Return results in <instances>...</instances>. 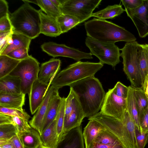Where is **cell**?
Wrapping results in <instances>:
<instances>
[{"instance_id": "1", "label": "cell", "mask_w": 148, "mask_h": 148, "mask_svg": "<svg viewBox=\"0 0 148 148\" xmlns=\"http://www.w3.org/2000/svg\"><path fill=\"white\" fill-rule=\"evenodd\" d=\"M69 86L76 95L85 117L89 118L99 112L106 93L97 78L94 76L88 77Z\"/></svg>"}, {"instance_id": "2", "label": "cell", "mask_w": 148, "mask_h": 148, "mask_svg": "<svg viewBox=\"0 0 148 148\" xmlns=\"http://www.w3.org/2000/svg\"><path fill=\"white\" fill-rule=\"evenodd\" d=\"M84 25L87 37L100 42H130L136 40L133 34L124 27L106 20L94 18L85 22Z\"/></svg>"}, {"instance_id": "3", "label": "cell", "mask_w": 148, "mask_h": 148, "mask_svg": "<svg viewBox=\"0 0 148 148\" xmlns=\"http://www.w3.org/2000/svg\"><path fill=\"white\" fill-rule=\"evenodd\" d=\"M12 31L25 36L32 39L40 33V20L39 10L25 2L18 9L10 13Z\"/></svg>"}, {"instance_id": "4", "label": "cell", "mask_w": 148, "mask_h": 148, "mask_svg": "<svg viewBox=\"0 0 148 148\" xmlns=\"http://www.w3.org/2000/svg\"><path fill=\"white\" fill-rule=\"evenodd\" d=\"M103 66L99 62H77L60 72L53 79L51 85L59 89L65 86H69L79 80L94 76Z\"/></svg>"}, {"instance_id": "5", "label": "cell", "mask_w": 148, "mask_h": 148, "mask_svg": "<svg viewBox=\"0 0 148 148\" xmlns=\"http://www.w3.org/2000/svg\"><path fill=\"white\" fill-rule=\"evenodd\" d=\"M138 44L136 41L127 42L120 50L121 56L123 59V71L131 83V86L141 88L142 79L138 52Z\"/></svg>"}, {"instance_id": "6", "label": "cell", "mask_w": 148, "mask_h": 148, "mask_svg": "<svg viewBox=\"0 0 148 148\" xmlns=\"http://www.w3.org/2000/svg\"><path fill=\"white\" fill-rule=\"evenodd\" d=\"M40 63L31 55L21 60L9 75L19 77L21 79L22 93L29 95L34 82L38 78Z\"/></svg>"}, {"instance_id": "7", "label": "cell", "mask_w": 148, "mask_h": 148, "mask_svg": "<svg viewBox=\"0 0 148 148\" xmlns=\"http://www.w3.org/2000/svg\"><path fill=\"white\" fill-rule=\"evenodd\" d=\"M85 43L90 53L97 57L103 65L106 64L115 67L121 62L120 50L115 43L102 42L87 37Z\"/></svg>"}, {"instance_id": "8", "label": "cell", "mask_w": 148, "mask_h": 148, "mask_svg": "<svg viewBox=\"0 0 148 148\" xmlns=\"http://www.w3.org/2000/svg\"><path fill=\"white\" fill-rule=\"evenodd\" d=\"M60 8L62 14L72 16L78 19L80 23L92 16L93 12L98 8L101 0H60Z\"/></svg>"}, {"instance_id": "9", "label": "cell", "mask_w": 148, "mask_h": 148, "mask_svg": "<svg viewBox=\"0 0 148 148\" xmlns=\"http://www.w3.org/2000/svg\"><path fill=\"white\" fill-rule=\"evenodd\" d=\"M85 117L76 95L70 87L69 93L65 99L63 133L81 125Z\"/></svg>"}, {"instance_id": "10", "label": "cell", "mask_w": 148, "mask_h": 148, "mask_svg": "<svg viewBox=\"0 0 148 148\" xmlns=\"http://www.w3.org/2000/svg\"><path fill=\"white\" fill-rule=\"evenodd\" d=\"M88 119L94 120L100 123L107 130L117 136L125 148H134L127 130L121 121L112 117L104 115L100 112L89 118Z\"/></svg>"}, {"instance_id": "11", "label": "cell", "mask_w": 148, "mask_h": 148, "mask_svg": "<svg viewBox=\"0 0 148 148\" xmlns=\"http://www.w3.org/2000/svg\"><path fill=\"white\" fill-rule=\"evenodd\" d=\"M42 50L53 57L62 56L70 58L77 61L84 59L93 58L90 53L84 52L78 49L50 42L43 43L41 46Z\"/></svg>"}, {"instance_id": "12", "label": "cell", "mask_w": 148, "mask_h": 148, "mask_svg": "<svg viewBox=\"0 0 148 148\" xmlns=\"http://www.w3.org/2000/svg\"><path fill=\"white\" fill-rule=\"evenodd\" d=\"M127 109V99L119 97L109 89L106 93L100 112L122 121Z\"/></svg>"}, {"instance_id": "13", "label": "cell", "mask_w": 148, "mask_h": 148, "mask_svg": "<svg viewBox=\"0 0 148 148\" xmlns=\"http://www.w3.org/2000/svg\"><path fill=\"white\" fill-rule=\"evenodd\" d=\"M125 10L136 28L140 37H146L148 35V0H143L142 3L136 8Z\"/></svg>"}, {"instance_id": "14", "label": "cell", "mask_w": 148, "mask_h": 148, "mask_svg": "<svg viewBox=\"0 0 148 148\" xmlns=\"http://www.w3.org/2000/svg\"><path fill=\"white\" fill-rule=\"evenodd\" d=\"M59 89L53 85H51L36 112L29 122L31 127L36 130L40 135L42 132L43 126L51 99L53 96L58 92Z\"/></svg>"}, {"instance_id": "15", "label": "cell", "mask_w": 148, "mask_h": 148, "mask_svg": "<svg viewBox=\"0 0 148 148\" xmlns=\"http://www.w3.org/2000/svg\"><path fill=\"white\" fill-rule=\"evenodd\" d=\"M56 148H84L82 125L63 133Z\"/></svg>"}, {"instance_id": "16", "label": "cell", "mask_w": 148, "mask_h": 148, "mask_svg": "<svg viewBox=\"0 0 148 148\" xmlns=\"http://www.w3.org/2000/svg\"><path fill=\"white\" fill-rule=\"evenodd\" d=\"M50 86L49 84L44 83L38 79L33 83L29 96L30 109L32 114L36 112L42 103Z\"/></svg>"}, {"instance_id": "17", "label": "cell", "mask_w": 148, "mask_h": 148, "mask_svg": "<svg viewBox=\"0 0 148 148\" xmlns=\"http://www.w3.org/2000/svg\"><path fill=\"white\" fill-rule=\"evenodd\" d=\"M61 61L59 59L52 58L41 64L38 79L46 83H51L60 69Z\"/></svg>"}, {"instance_id": "18", "label": "cell", "mask_w": 148, "mask_h": 148, "mask_svg": "<svg viewBox=\"0 0 148 148\" xmlns=\"http://www.w3.org/2000/svg\"><path fill=\"white\" fill-rule=\"evenodd\" d=\"M39 10L40 20V33L52 37H56L61 34L56 19L47 15L41 9Z\"/></svg>"}, {"instance_id": "19", "label": "cell", "mask_w": 148, "mask_h": 148, "mask_svg": "<svg viewBox=\"0 0 148 148\" xmlns=\"http://www.w3.org/2000/svg\"><path fill=\"white\" fill-rule=\"evenodd\" d=\"M106 130L98 122L94 120H89L83 132L85 148H92L99 134Z\"/></svg>"}, {"instance_id": "20", "label": "cell", "mask_w": 148, "mask_h": 148, "mask_svg": "<svg viewBox=\"0 0 148 148\" xmlns=\"http://www.w3.org/2000/svg\"><path fill=\"white\" fill-rule=\"evenodd\" d=\"M21 93V79L19 77L8 75L0 79V93Z\"/></svg>"}, {"instance_id": "21", "label": "cell", "mask_w": 148, "mask_h": 148, "mask_svg": "<svg viewBox=\"0 0 148 148\" xmlns=\"http://www.w3.org/2000/svg\"><path fill=\"white\" fill-rule=\"evenodd\" d=\"M25 95L0 93V106L8 108L23 110Z\"/></svg>"}, {"instance_id": "22", "label": "cell", "mask_w": 148, "mask_h": 148, "mask_svg": "<svg viewBox=\"0 0 148 148\" xmlns=\"http://www.w3.org/2000/svg\"><path fill=\"white\" fill-rule=\"evenodd\" d=\"M40 137L44 146L49 148H57L58 138L56 119L42 131Z\"/></svg>"}, {"instance_id": "23", "label": "cell", "mask_w": 148, "mask_h": 148, "mask_svg": "<svg viewBox=\"0 0 148 148\" xmlns=\"http://www.w3.org/2000/svg\"><path fill=\"white\" fill-rule=\"evenodd\" d=\"M18 134L25 148H37L42 145L39 133L32 127Z\"/></svg>"}, {"instance_id": "24", "label": "cell", "mask_w": 148, "mask_h": 148, "mask_svg": "<svg viewBox=\"0 0 148 148\" xmlns=\"http://www.w3.org/2000/svg\"><path fill=\"white\" fill-rule=\"evenodd\" d=\"M62 97L58 92L52 97L50 102L42 132L56 118L62 102Z\"/></svg>"}, {"instance_id": "25", "label": "cell", "mask_w": 148, "mask_h": 148, "mask_svg": "<svg viewBox=\"0 0 148 148\" xmlns=\"http://www.w3.org/2000/svg\"><path fill=\"white\" fill-rule=\"evenodd\" d=\"M128 87V94L126 99V110L134 121L136 128L141 132L138 112L134 95L133 88L131 86H129Z\"/></svg>"}, {"instance_id": "26", "label": "cell", "mask_w": 148, "mask_h": 148, "mask_svg": "<svg viewBox=\"0 0 148 148\" xmlns=\"http://www.w3.org/2000/svg\"><path fill=\"white\" fill-rule=\"evenodd\" d=\"M125 11L120 3L119 4L108 5L105 8L97 12L93 13L92 16L98 18L105 20L112 19L117 16Z\"/></svg>"}, {"instance_id": "27", "label": "cell", "mask_w": 148, "mask_h": 148, "mask_svg": "<svg viewBox=\"0 0 148 148\" xmlns=\"http://www.w3.org/2000/svg\"><path fill=\"white\" fill-rule=\"evenodd\" d=\"M12 37V44L7 46L0 53V55H7L11 51L21 48L25 47L29 49L31 39L24 35L14 33H13Z\"/></svg>"}, {"instance_id": "28", "label": "cell", "mask_w": 148, "mask_h": 148, "mask_svg": "<svg viewBox=\"0 0 148 148\" xmlns=\"http://www.w3.org/2000/svg\"><path fill=\"white\" fill-rule=\"evenodd\" d=\"M8 124L15 126L18 132L26 131L31 127L28 121L23 119L0 113V125Z\"/></svg>"}, {"instance_id": "29", "label": "cell", "mask_w": 148, "mask_h": 148, "mask_svg": "<svg viewBox=\"0 0 148 148\" xmlns=\"http://www.w3.org/2000/svg\"><path fill=\"white\" fill-rule=\"evenodd\" d=\"M138 52L142 79V84L148 75V44H138Z\"/></svg>"}, {"instance_id": "30", "label": "cell", "mask_w": 148, "mask_h": 148, "mask_svg": "<svg viewBox=\"0 0 148 148\" xmlns=\"http://www.w3.org/2000/svg\"><path fill=\"white\" fill-rule=\"evenodd\" d=\"M20 61L7 55H0V79L9 75Z\"/></svg>"}, {"instance_id": "31", "label": "cell", "mask_w": 148, "mask_h": 148, "mask_svg": "<svg viewBox=\"0 0 148 148\" xmlns=\"http://www.w3.org/2000/svg\"><path fill=\"white\" fill-rule=\"evenodd\" d=\"M56 19L62 34L67 32L71 29L80 24L79 20L72 16L62 14Z\"/></svg>"}, {"instance_id": "32", "label": "cell", "mask_w": 148, "mask_h": 148, "mask_svg": "<svg viewBox=\"0 0 148 148\" xmlns=\"http://www.w3.org/2000/svg\"><path fill=\"white\" fill-rule=\"evenodd\" d=\"M95 143L112 145L123 144L117 136L106 129L99 134L95 140Z\"/></svg>"}, {"instance_id": "33", "label": "cell", "mask_w": 148, "mask_h": 148, "mask_svg": "<svg viewBox=\"0 0 148 148\" xmlns=\"http://www.w3.org/2000/svg\"><path fill=\"white\" fill-rule=\"evenodd\" d=\"M37 5L45 14L52 18L56 19L62 13L51 0H37Z\"/></svg>"}, {"instance_id": "34", "label": "cell", "mask_w": 148, "mask_h": 148, "mask_svg": "<svg viewBox=\"0 0 148 148\" xmlns=\"http://www.w3.org/2000/svg\"><path fill=\"white\" fill-rule=\"evenodd\" d=\"M133 88L139 116L148 107V100L141 88Z\"/></svg>"}, {"instance_id": "35", "label": "cell", "mask_w": 148, "mask_h": 148, "mask_svg": "<svg viewBox=\"0 0 148 148\" xmlns=\"http://www.w3.org/2000/svg\"><path fill=\"white\" fill-rule=\"evenodd\" d=\"M16 127L11 124L0 125V140H8L18 133Z\"/></svg>"}, {"instance_id": "36", "label": "cell", "mask_w": 148, "mask_h": 148, "mask_svg": "<svg viewBox=\"0 0 148 148\" xmlns=\"http://www.w3.org/2000/svg\"><path fill=\"white\" fill-rule=\"evenodd\" d=\"M65 99L66 98L62 97V102L56 118L58 139L63 134Z\"/></svg>"}, {"instance_id": "37", "label": "cell", "mask_w": 148, "mask_h": 148, "mask_svg": "<svg viewBox=\"0 0 148 148\" xmlns=\"http://www.w3.org/2000/svg\"><path fill=\"white\" fill-rule=\"evenodd\" d=\"M0 113L23 119L28 121L30 116L24 110L6 108L0 106Z\"/></svg>"}, {"instance_id": "38", "label": "cell", "mask_w": 148, "mask_h": 148, "mask_svg": "<svg viewBox=\"0 0 148 148\" xmlns=\"http://www.w3.org/2000/svg\"><path fill=\"white\" fill-rule=\"evenodd\" d=\"M135 137L136 148H144L148 142V132L142 133L135 128Z\"/></svg>"}, {"instance_id": "39", "label": "cell", "mask_w": 148, "mask_h": 148, "mask_svg": "<svg viewBox=\"0 0 148 148\" xmlns=\"http://www.w3.org/2000/svg\"><path fill=\"white\" fill-rule=\"evenodd\" d=\"M29 49L26 48H21L11 51L7 55L13 58L21 61L29 56Z\"/></svg>"}, {"instance_id": "40", "label": "cell", "mask_w": 148, "mask_h": 148, "mask_svg": "<svg viewBox=\"0 0 148 148\" xmlns=\"http://www.w3.org/2000/svg\"><path fill=\"white\" fill-rule=\"evenodd\" d=\"M112 89L116 95L123 98L127 99L128 92V86L127 87L120 82H118Z\"/></svg>"}, {"instance_id": "41", "label": "cell", "mask_w": 148, "mask_h": 148, "mask_svg": "<svg viewBox=\"0 0 148 148\" xmlns=\"http://www.w3.org/2000/svg\"><path fill=\"white\" fill-rule=\"evenodd\" d=\"M141 132L145 133L148 132V107L139 116Z\"/></svg>"}, {"instance_id": "42", "label": "cell", "mask_w": 148, "mask_h": 148, "mask_svg": "<svg viewBox=\"0 0 148 148\" xmlns=\"http://www.w3.org/2000/svg\"><path fill=\"white\" fill-rule=\"evenodd\" d=\"M9 14L0 18V32L12 31Z\"/></svg>"}, {"instance_id": "43", "label": "cell", "mask_w": 148, "mask_h": 148, "mask_svg": "<svg viewBox=\"0 0 148 148\" xmlns=\"http://www.w3.org/2000/svg\"><path fill=\"white\" fill-rule=\"evenodd\" d=\"M12 33V31L0 32V53L8 46V37Z\"/></svg>"}, {"instance_id": "44", "label": "cell", "mask_w": 148, "mask_h": 148, "mask_svg": "<svg viewBox=\"0 0 148 148\" xmlns=\"http://www.w3.org/2000/svg\"><path fill=\"white\" fill-rule=\"evenodd\" d=\"M143 0H121V2L124 6L125 9H133L140 5Z\"/></svg>"}, {"instance_id": "45", "label": "cell", "mask_w": 148, "mask_h": 148, "mask_svg": "<svg viewBox=\"0 0 148 148\" xmlns=\"http://www.w3.org/2000/svg\"><path fill=\"white\" fill-rule=\"evenodd\" d=\"M7 1L5 0H0V18L10 14Z\"/></svg>"}, {"instance_id": "46", "label": "cell", "mask_w": 148, "mask_h": 148, "mask_svg": "<svg viewBox=\"0 0 148 148\" xmlns=\"http://www.w3.org/2000/svg\"><path fill=\"white\" fill-rule=\"evenodd\" d=\"M11 140L14 148H25L18 133L16 135L11 138Z\"/></svg>"}, {"instance_id": "47", "label": "cell", "mask_w": 148, "mask_h": 148, "mask_svg": "<svg viewBox=\"0 0 148 148\" xmlns=\"http://www.w3.org/2000/svg\"><path fill=\"white\" fill-rule=\"evenodd\" d=\"M92 148H125L123 144L112 145L95 144Z\"/></svg>"}, {"instance_id": "48", "label": "cell", "mask_w": 148, "mask_h": 148, "mask_svg": "<svg viewBox=\"0 0 148 148\" xmlns=\"http://www.w3.org/2000/svg\"><path fill=\"white\" fill-rule=\"evenodd\" d=\"M141 88L144 91L148 100V75L145 78Z\"/></svg>"}, {"instance_id": "49", "label": "cell", "mask_w": 148, "mask_h": 148, "mask_svg": "<svg viewBox=\"0 0 148 148\" xmlns=\"http://www.w3.org/2000/svg\"><path fill=\"white\" fill-rule=\"evenodd\" d=\"M53 4L60 9L61 6V2L60 0H51Z\"/></svg>"}, {"instance_id": "50", "label": "cell", "mask_w": 148, "mask_h": 148, "mask_svg": "<svg viewBox=\"0 0 148 148\" xmlns=\"http://www.w3.org/2000/svg\"><path fill=\"white\" fill-rule=\"evenodd\" d=\"M0 148H14L11 142L4 145L0 146Z\"/></svg>"}, {"instance_id": "51", "label": "cell", "mask_w": 148, "mask_h": 148, "mask_svg": "<svg viewBox=\"0 0 148 148\" xmlns=\"http://www.w3.org/2000/svg\"><path fill=\"white\" fill-rule=\"evenodd\" d=\"M22 1H23L24 3L26 2L29 3H33L37 5V0L35 1L22 0Z\"/></svg>"}, {"instance_id": "52", "label": "cell", "mask_w": 148, "mask_h": 148, "mask_svg": "<svg viewBox=\"0 0 148 148\" xmlns=\"http://www.w3.org/2000/svg\"><path fill=\"white\" fill-rule=\"evenodd\" d=\"M37 148H49L47 147H46L43 145H41L39 146H38Z\"/></svg>"}]
</instances>
